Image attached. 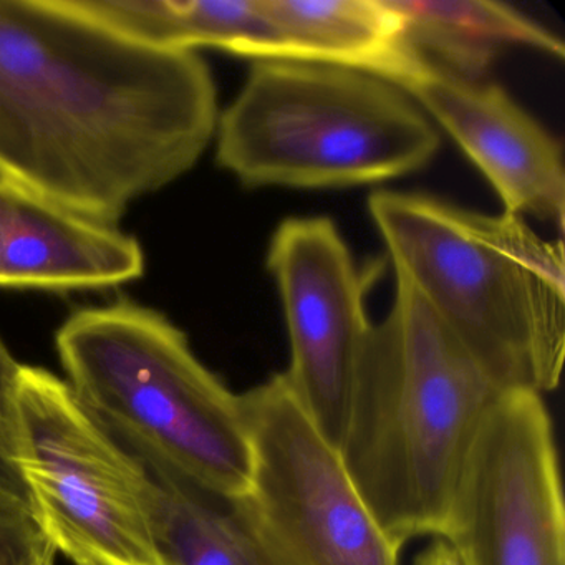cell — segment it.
Segmentation results:
<instances>
[{"label":"cell","mask_w":565,"mask_h":565,"mask_svg":"<svg viewBox=\"0 0 565 565\" xmlns=\"http://www.w3.org/2000/svg\"><path fill=\"white\" fill-rule=\"evenodd\" d=\"M196 52L134 41L67 0H0V177L115 223L216 134Z\"/></svg>","instance_id":"cell-1"},{"label":"cell","mask_w":565,"mask_h":565,"mask_svg":"<svg viewBox=\"0 0 565 565\" xmlns=\"http://www.w3.org/2000/svg\"><path fill=\"white\" fill-rule=\"evenodd\" d=\"M369 213L405 280L499 388L554 392L565 355L562 241L514 214L376 191Z\"/></svg>","instance_id":"cell-2"},{"label":"cell","mask_w":565,"mask_h":565,"mask_svg":"<svg viewBox=\"0 0 565 565\" xmlns=\"http://www.w3.org/2000/svg\"><path fill=\"white\" fill-rule=\"evenodd\" d=\"M502 392L396 277L395 302L363 352L340 456L398 545L441 535L476 429Z\"/></svg>","instance_id":"cell-3"},{"label":"cell","mask_w":565,"mask_h":565,"mask_svg":"<svg viewBox=\"0 0 565 565\" xmlns=\"http://www.w3.org/2000/svg\"><path fill=\"white\" fill-rule=\"evenodd\" d=\"M55 343L78 402L150 475L223 498L246 494L253 451L241 396L163 313L127 299L81 309Z\"/></svg>","instance_id":"cell-4"},{"label":"cell","mask_w":565,"mask_h":565,"mask_svg":"<svg viewBox=\"0 0 565 565\" xmlns=\"http://www.w3.org/2000/svg\"><path fill=\"white\" fill-rule=\"evenodd\" d=\"M216 160L246 186L347 188L423 170L441 138L398 85L356 68L254 64L217 118Z\"/></svg>","instance_id":"cell-5"},{"label":"cell","mask_w":565,"mask_h":565,"mask_svg":"<svg viewBox=\"0 0 565 565\" xmlns=\"http://www.w3.org/2000/svg\"><path fill=\"white\" fill-rule=\"evenodd\" d=\"M19 468L32 519L74 565H163L147 466L78 402L65 380L21 365Z\"/></svg>","instance_id":"cell-6"},{"label":"cell","mask_w":565,"mask_h":565,"mask_svg":"<svg viewBox=\"0 0 565 565\" xmlns=\"http://www.w3.org/2000/svg\"><path fill=\"white\" fill-rule=\"evenodd\" d=\"M253 471L244 509L280 565H399L335 446L282 373L241 393Z\"/></svg>","instance_id":"cell-7"},{"label":"cell","mask_w":565,"mask_h":565,"mask_svg":"<svg viewBox=\"0 0 565 565\" xmlns=\"http://www.w3.org/2000/svg\"><path fill=\"white\" fill-rule=\"evenodd\" d=\"M441 541L459 565H565V508L542 393L505 388L459 469Z\"/></svg>","instance_id":"cell-8"},{"label":"cell","mask_w":565,"mask_h":565,"mask_svg":"<svg viewBox=\"0 0 565 565\" xmlns=\"http://www.w3.org/2000/svg\"><path fill=\"white\" fill-rule=\"evenodd\" d=\"M292 360L290 392L330 445L340 449L363 352L375 323L366 316L372 274L360 270L330 217H289L270 239Z\"/></svg>","instance_id":"cell-9"},{"label":"cell","mask_w":565,"mask_h":565,"mask_svg":"<svg viewBox=\"0 0 565 565\" xmlns=\"http://www.w3.org/2000/svg\"><path fill=\"white\" fill-rule=\"evenodd\" d=\"M395 85L435 118L494 188L504 213L564 230L562 145L491 82H468L412 67Z\"/></svg>","instance_id":"cell-10"},{"label":"cell","mask_w":565,"mask_h":565,"mask_svg":"<svg viewBox=\"0 0 565 565\" xmlns=\"http://www.w3.org/2000/svg\"><path fill=\"white\" fill-rule=\"evenodd\" d=\"M138 241L0 177V287L74 290L140 279Z\"/></svg>","instance_id":"cell-11"},{"label":"cell","mask_w":565,"mask_h":565,"mask_svg":"<svg viewBox=\"0 0 565 565\" xmlns=\"http://www.w3.org/2000/svg\"><path fill=\"white\" fill-rule=\"evenodd\" d=\"M392 4L403 19L402 45L412 67L481 82L509 47L535 49L564 58L561 39L501 2L392 0Z\"/></svg>","instance_id":"cell-12"},{"label":"cell","mask_w":565,"mask_h":565,"mask_svg":"<svg viewBox=\"0 0 565 565\" xmlns=\"http://www.w3.org/2000/svg\"><path fill=\"white\" fill-rule=\"evenodd\" d=\"M75 11L164 51L223 49L280 61L279 35L266 0H67Z\"/></svg>","instance_id":"cell-13"},{"label":"cell","mask_w":565,"mask_h":565,"mask_svg":"<svg viewBox=\"0 0 565 565\" xmlns=\"http://www.w3.org/2000/svg\"><path fill=\"white\" fill-rule=\"evenodd\" d=\"M280 61L339 65L395 84L409 67L392 0H266Z\"/></svg>","instance_id":"cell-14"},{"label":"cell","mask_w":565,"mask_h":565,"mask_svg":"<svg viewBox=\"0 0 565 565\" xmlns=\"http://www.w3.org/2000/svg\"><path fill=\"white\" fill-rule=\"evenodd\" d=\"M151 476V522L163 565H280L241 499Z\"/></svg>","instance_id":"cell-15"},{"label":"cell","mask_w":565,"mask_h":565,"mask_svg":"<svg viewBox=\"0 0 565 565\" xmlns=\"http://www.w3.org/2000/svg\"><path fill=\"white\" fill-rule=\"evenodd\" d=\"M21 363L0 339V508L32 515V501L19 468L18 379Z\"/></svg>","instance_id":"cell-16"},{"label":"cell","mask_w":565,"mask_h":565,"mask_svg":"<svg viewBox=\"0 0 565 565\" xmlns=\"http://www.w3.org/2000/svg\"><path fill=\"white\" fill-rule=\"evenodd\" d=\"M49 544L32 515L0 508V565H38Z\"/></svg>","instance_id":"cell-17"},{"label":"cell","mask_w":565,"mask_h":565,"mask_svg":"<svg viewBox=\"0 0 565 565\" xmlns=\"http://www.w3.org/2000/svg\"><path fill=\"white\" fill-rule=\"evenodd\" d=\"M415 565H459L455 552L449 548L445 541L438 539L431 547L426 548L418 558Z\"/></svg>","instance_id":"cell-18"},{"label":"cell","mask_w":565,"mask_h":565,"mask_svg":"<svg viewBox=\"0 0 565 565\" xmlns=\"http://www.w3.org/2000/svg\"><path fill=\"white\" fill-rule=\"evenodd\" d=\"M57 551L52 547V544H49L42 557L39 558L38 565H57Z\"/></svg>","instance_id":"cell-19"}]
</instances>
